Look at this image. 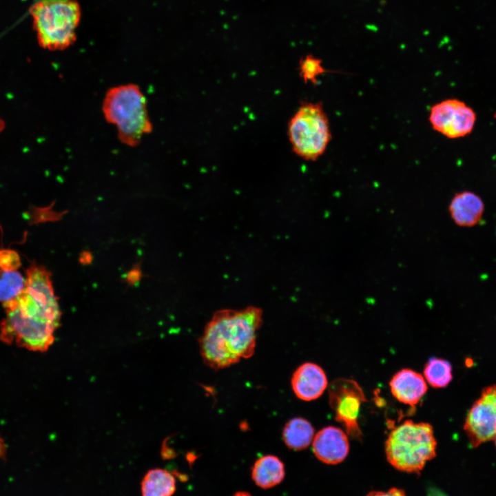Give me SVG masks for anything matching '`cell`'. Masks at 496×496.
Segmentation results:
<instances>
[{
    "instance_id": "1",
    "label": "cell",
    "mask_w": 496,
    "mask_h": 496,
    "mask_svg": "<svg viewBox=\"0 0 496 496\" xmlns=\"http://www.w3.org/2000/svg\"><path fill=\"white\" fill-rule=\"evenodd\" d=\"M3 307L6 316L0 325L2 341L41 352L53 343L61 312L50 273L43 266L36 263L29 266L23 291Z\"/></svg>"
},
{
    "instance_id": "2",
    "label": "cell",
    "mask_w": 496,
    "mask_h": 496,
    "mask_svg": "<svg viewBox=\"0 0 496 496\" xmlns=\"http://www.w3.org/2000/svg\"><path fill=\"white\" fill-rule=\"evenodd\" d=\"M262 324V311L254 306L216 311L198 340L204 363L219 370L251 357Z\"/></svg>"
},
{
    "instance_id": "3",
    "label": "cell",
    "mask_w": 496,
    "mask_h": 496,
    "mask_svg": "<svg viewBox=\"0 0 496 496\" xmlns=\"http://www.w3.org/2000/svg\"><path fill=\"white\" fill-rule=\"evenodd\" d=\"M102 110L106 121L116 127L119 139L127 145H137L152 130L146 99L135 84L110 88Z\"/></svg>"
},
{
    "instance_id": "4",
    "label": "cell",
    "mask_w": 496,
    "mask_h": 496,
    "mask_svg": "<svg viewBox=\"0 0 496 496\" xmlns=\"http://www.w3.org/2000/svg\"><path fill=\"white\" fill-rule=\"evenodd\" d=\"M437 442L432 426L406 420L389 433L385 442L388 462L395 468L419 473L436 455Z\"/></svg>"
},
{
    "instance_id": "5",
    "label": "cell",
    "mask_w": 496,
    "mask_h": 496,
    "mask_svg": "<svg viewBox=\"0 0 496 496\" xmlns=\"http://www.w3.org/2000/svg\"><path fill=\"white\" fill-rule=\"evenodd\" d=\"M30 13L39 44L50 50H61L76 39L81 8L76 0H38Z\"/></svg>"
},
{
    "instance_id": "6",
    "label": "cell",
    "mask_w": 496,
    "mask_h": 496,
    "mask_svg": "<svg viewBox=\"0 0 496 496\" xmlns=\"http://www.w3.org/2000/svg\"><path fill=\"white\" fill-rule=\"evenodd\" d=\"M287 136L293 152L314 161L326 151L331 139L329 119L320 102H303L289 119Z\"/></svg>"
},
{
    "instance_id": "7",
    "label": "cell",
    "mask_w": 496,
    "mask_h": 496,
    "mask_svg": "<svg viewBox=\"0 0 496 496\" xmlns=\"http://www.w3.org/2000/svg\"><path fill=\"white\" fill-rule=\"evenodd\" d=\"M428 118L435 131L448 138L455 139L472 133L477 114L464 101L451 98L434 104L431 107Z\"/></svg>"
},
{
    "instance_id": "8",
    "label": "cell",
    "mask_w": 496,
    "mask_h": 496,
    "mask_svg": "<svg viewBox=\"0 0 496 496\" xmlns=\"http://www.w3.org/2000/svg\"><path fill=\"white\" fill-rule=\"evenodd\" d=\"M329 399L335 420L343 425L349 435L360 440L362 431L358 420L361 404L366 399L359 384L352 380H335L329 388Z\"/></svg>"
},
{
    "instance_id": "9",
    "label": "cell",
    "mask_w": 496,
    "mask_h": 496,
    "mask_svg": "<svg viewBox=\"0 0 496 496\" xmlns=\"http://www.w3.org/2000/svg\"><path fill=\"white\" fill-rule=\"evenodd\" d=\"M463 428L473 448L493 440L496 436V385L482 391L466 414Z\"/></svg>"
},
{
    "instance_id": "10",
    "label": "cell",
    "mask_w": 496,
    "mask_h": 496,
    "mask_svg": "<svg viewBox=\"0 0 496 496\" xmlns=\"http://www.w3.org/2000/svg\"><path fill=\"white\" fill-rule=\"evenodd\" d=\"M315 456L327 464H337L342 462L349 451L346 433L340 428L327 426L319 431L312 441Z\"/></svg>"
},
{
    "instance_id": "11",
    "label": "cell",
    "mask_w": 496,
    "mask_h": 496,
    "mask_svg": "<svg viewBox=\"0 0 496 496\" xmlns=\"http://www.w3.org/2000/svg\"><path fill=\"white\" fill-rule=\"evenodd\" d=\"M327 378L323 369L316 364L306 362L293 373L292 389L299 399L311 401L319 397L327 386Z\"/></svg>"
},
{
    "instance_id": "12",
    "label": "cell",
    "mask_w": 496,
    "mask_h": 496,
    "mask_svg": "<svg viewBox=\"0 0 496 496\" xmlns=\"http://www.w3.org/2000/svg\"><path fill=\"white\" fill-rule=\"evenodd\" d=\"M448 211L453 221L459 227H468L478 224L484 212L482 199L471 191H462L452 198Z\"/></svg>"
},
{
    "instance_id": "13",
    "label": "cell",
    "mask_w": 496,
    "mask_h": 496,
    "mask_svg": "<svg viewBox=\"0 0 496 496\" xmlns=\"http://www.w3.org/2000/svg\"><path fill=\"white\" fill-rule=\"evenodd\" d=\"M389 386L392 395L400 402L410 406L417 404L427 391L424 377L409 369L396 373Z\"/></svg>"
},
{
    "instance_id": "14",
    "label": "cell",
    "mask_w": 496,
    "mask_h": 496,
    "mask_svg": "<svg viewBox=\"0 0 496 496\" xmlns=\"http://www.w3.org/2000/svg\"><path fill=\"white\" fill-rule=\"evenodd\" d=\"M285 475V466L276 456L267 455L258 458L251 468V478L263 489L271 488L281 483Z\"/></svg>"
},
{
    "instance_id": "15",
    "label": "cell",
    "mask_w": 496,
    "mask_h": 496,
    "mask_svg": "<svg viewBox=\"0 0 496 496\" xmlns=\"http://www.w3.org/2000/svg\"><path fill=\"white\" fill-rule=\"evenodd\" d=\"M176 490V479L163 468L149 470L141 482L142 496H172Z\"/></svg>"
},
{
    "instance_id": "16",
    "label": "cell",
    "mask_w": 496,
    "mask_h": 496,
    "mask_svg": "<svg viewBox=\"0 0 496 496\" xmlns=\"http://www.w3.org/2000/svg\"><path fill=\"white\" fill-rule=\"evenodd\" d=\"M313 437V427L309 421L301 417L290 420L282 431V438L286 446L294 451L306 448Z\"/></svg>"
},
{
    "instance_id": "17",
    "label": "cell",
    "mask_w": 496,
    "mask_h": 496,
    "mask_svg": "<svg viewBox=\"0 0 496 496\" xmlns=\"http://www.w3.org/2000/svg\"><path fill=\"white\" fill-rule=\"evenodd\" d=\"M451 364L444 359L431 358L424 369L425 380L434 388L446 386L453 379Z\"/></svg>"
},
{
    "instance_id": "18",
    "label": "cell",
    "mask_w": 496,
    "mask_h": 496,
    "mask_svg": "<svg viewBox=\"0 0 496 496\" xmlns=\"http://www.w3.org/2000/svg\"><path fill=\"white\" fill-rule=\"evenodd\" d=\"M25 286V278L17 270L0 269V302L3 304L17 298Z\"/></svg>"
},
{
    "instance_id": "19",
    "label": "cell",
    "mask_w": 496,
    "mask_h": 496,
    "mask_svg": "<svg viewBox=\"0 0 496 496\" xmlns=\"http://www.w3.org/2000/svg\"><path fill=\"white\" fill-rule=\"evenodd\" d=\"M298 71L304 83L316 85L318 77L326 72L322 61L316 56L308 54L300 60Z\"/></svg>"
},
{
    "instance_id": "20",
    "label": "cell",
    "mask_w": 496,
    "mask_h": 496,
    "mask_svg": "<svg viewBox=\"0 0 496 496\" xmlns=\"http://www.w3.org/2000/svg\"><path fill=\"white\" fill-rule=\"evenodd\" d=\"M21 265L19 254L11 249H0V269L17 270Z\"/></svg>"
},
{
    "instance_id": "21",
    "label": "cell",
    "mask_w": 496,
    "mask_h": 496,
    "mask_svg": "<svg viewBox=\"0 0 496 496\" xmlns=\"http://www.w3.org/2000/svg\"><path fill=\"white\" fill-rule=\"evenodd\" d=\"M366 496H406L403 490L393 488L386 491H372Z\"/></svg>"
},
{
    "instance_id": "22",
    "label": "cell",
    "mask_w": 496,
    "mask_h": 496,
    "mask_svg": "<svg viewBox=\"0 0 496 496\" xmlns=\"http://www.w3.org/2000/svg\"><path fill=\"white\" fill-rule=\"evenodd\" d=\"M233 496H251V494H249L247 492L245 491H238L236 492Z\"/></svg>"
},
{
    "instance_id": "23",
    "label": "cell",
    "mask_w": 496,
    "mask_h": 496,
    "mask_svg": "<svg viewBox=\"0 0 496 496\" xmlns=\"http://www.w3.org/2000/svg\"><path fill=\"white\" fill-rule=\"evenodd\" d=\"M4 122L0 118V132L4 128Z\"/></svg>"
},
{
    "instance_id": "24",
    "label": "cell",
    "mask_w": 496,
    "mask_h": 496,
    "mask_svg": "<svg viewBox=\"0 0 496 496\" xmlns=\"http://www.w3.org/2000/svg\"><path fill=\"white\" fill-rule=\"evenodd\" d=\"M493 440H494V442H495V446H496V436L495 437V438L493 439Z\"/></svg>"
}]
</instances>
